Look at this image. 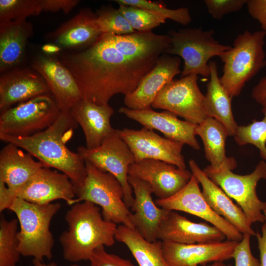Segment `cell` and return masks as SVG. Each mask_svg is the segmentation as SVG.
Here are the masks:
<instances>
[{
    "label": "cell",
    "mask_w": 266,
    "mask_h": 266,
    "mask_svg": "<svg viewBox=\"0 0 266 266\" xmlns=\"http://www.w3.org/2000/svg\"><path fill=\"white\" fill-rule=\"evenodd\" d=\"M118 9L135 31H152L166 21L160 15L140 7L119 5Z\"/></svg>",
    "instance_id": "d590c367"
},
{
    "label": "cell",
    "mask_w": 266,
    "mask_h": 266,
    "mask_svg": "<svg viewBox=\"0 0 266 266\" xmlns=\"http://www.w3.org/2000/svg\"><path fill=\"white\" fill-rule=\"evenodd\" d=\"M196 135L201 138L205 156L214 169L227 168L231 170L237 166L235 160L226 155L225 143L228 132L225 127L216 119L208 117L197 125Z\"/></svg>",
    "instance_id": "f546056e"
},
{
    "label": "cell",
    "mask_w": 266,
    "mask_h": 266,
    "mask_svg": "<svg viewBox=\"0 0 266 266\" xmlns=\"http://www.w3.org/2000/svg\"><path fill=\"white\" fill-rule=\"evenodd\" d=\"M119 112L145 128L161 132L167 138L188 145L195 150L200 149L196 138L197 125L180 120L172 112H157L151 107L133 110L127 107H121Z\"/></svg>",
    "instance_id": "d6986e66"
},
{
    "label": "cell",
    "mask_w": 266,
    "mask_h": 266,
    "mask_svg": "<svg viewBox=\"0 0 266 266\" xmlns=\"http://www.w3.org/2000/svg\"><path fill=\"white\" fill-rule=\"evenodd\" d=\"M119 5L133 6L144 8L160 15L166 19H170L184 26L192 21L189 9L181 7L169 9L164 3L148 0H115Z\"/></svg>",
    "instance_id": "8d00e7d4"
},
{
    "label": "cell",
    "mask_w": 266,
    "mask_h": 266,
    "mask_svg": "<svg viewBox=\"0 0 266 266\" xmlns=\"http://www.w3.org/2000/svg\"><path fill=\"white\" fill-rule=\"evenodd\" d=\"M7 143L0 151V181L15 198L14 192L40 168L46 166L21 148L11 143Z\"/></svg>",
    "instance_id": "4316f807"
},
{
    "label": "cell",
    "mask_w": 266,
    "mask_h": 266,
    "mask_svg": "<svg viewBox=\"0 0 266 266\" xmlns=\"http://www.w3.org/2000/svg\"><path fill=\"white\" fill-rule=\"evenodd\" d=\"M70 113L84 134L86 148L99 147L115 129L110 124L113 108L108 104L97 105L81 99L70 109Z\"/></svg>",
    "instance_id": "cb8c5ba5"
},
{
    "label": "cell",
    "mask_w": 266,
    "mask_h": 266,
    "mask_svg": "<svg viewBox=\"0 0 266 266\" xmlns=\"http://www.w3.org/2000/svg\"><path fill=\"white\" fill-rule=\"evenodd\" d=\"M33 266H57L56 263L53 262L46 264L42 261L36 259L33 260Z\"/></svg>",
    "instance_id": "bcb514c9"
},
{
    "label": "cell",
    "mask_w": 266,
    "mask_h": 266,
    "mask_svg": "<svg viewBox=\"0 0 266 266\" xmlns=\"http://www.w3.org/2000/svg\"><path fill=\"white\" fill-rule=\"evenodd\" d=\"M251 235L243 234L241 240L238 242L233 254L234 266H261L260 261L252 254L250 239Z\"/></svg>",
    "instance_id": "f35d334b"
},
{
    "label": "cell",
    "mask_w": 266,
    "mask_h": 266,
    "mask_svg": "<svg viewBox=\"0 0 266 266\" xmlns=\"http://www.w3.org/2000/svg\"><path fill=\"white\" fill-rule=\"evenodd\" d=\"M32 32V25L26 20L0 24L1 73L19 67Z\"/></svg>",
    "instance_id": "83f0119b"
},
{
    "label": "cell",
    "mask_w": 266,
    "mask_h": 266,
    "mask_svg": "<svg viewBox=\"0 0 266 266\" xmlns=\"http://www.w3.org/2000/svg\"><path fill=\"white\" fill-rule=\"evenodd\" d=\"M61 206L60 203L41 204L14 200L9 209L16 214L20 226L17 237L21 255L42 262L52 259L55 242L50 226Z\"/></svg>",
    "instance_id": "277c9868"
},
{
    "label": "cell",
    "mask_w": 266,
    "mask_h": 266,
    "mask_svg": "<svg viewBox=\"0 0 266 266\" xmlns=\"http://www.w3.org/2000/svg\"><path fill=\"white\" fill-rule=\"evenodd\" d=\"M157 60L128 58L101 34L90 46L65 54L60 61L74 77L82 99L102 105L116 94L133 92Z\"/></svg>",
    "instance_id": "6da1fadb"
},
{
    "label": "cell",
    "mask_w": 266,
    "mask_h": 266,
    "mask_svg": "<svg viewBox=\"0 0 266 266\" xmlns=\"http://www.w3.org/2000/svg\"><path fill=\"white\" fill-rule=\"evenodd\" d=\"M255 236L257 239L260 252L261 266H266V222L262 227V234L258 232Z\"/></svg>",
    "instance_id": "ee69618b"
},
{
    "label": "cell",
    "mask_w": 266,
    "mask_h": 266,
    "mask_svg": "<svg viewBox=\"0 0 266 266\" xmlns=\"http://www.w3.org/2000/svg\"><path fill=\"white\" fill-rule=\"evenodd\" d=\"M77 150L85 161L111 173L119 181L124 190V200L127 207L131 208L134 197L128 181V170L130 166L135 162V159L130 148L120 136L117 130L115 129L99 147L89 149L79 146Z\"/></svg>",
    "instance_id": "30bf717a"
},
{
    "label": "cell",
    "mask_w": 266,
    "mask_h": 266,
    "mask_svg": "<svg viewBox=\"0 0 266 266\" xmlns=\"http://www.w3.org/2000/svg\"><path fill=\"white\" fill-rule=\"evenodd\" d=\"M115 238L127 246L139 266H170L164 257L162 241L149 242L135 229L124 225L117 227Z\"/></svg>",
    "instance_id": "4dcf8cb0"
},
{
    "label": "cell",
    "mask_w": 266,
    "mask_h": 266,
    "mask_svg": "<svg viewBox=\"0 0 266 266\" xmlns=\"http://www.w3.org/2000/svg\"><path fill=\"white\" fill-rule=\"evenodd\" d=\"M102 34L119 52L136 60H157L171 45L168 34H158L152 31H135L120 35Z\"/></svg>",
    "instance_id": "d4e9b609"
},
{
    "label": "cell",
    "mask_w": 266,
    "mask_h": 266,
    "mask_svg": "<svg viewBox=\"0 0 266 266\" xmlns=\"http://www.w3.org/2000/svg\"><path fill=\"white\" fill-rule=\"evenodd\" d=\"M96 13L90 8L80 9L68 21L50 34V40L61 48L84 49L102 34L96 23Z\"/></svg>",
    "instance_id": "484cf974"
},
{
    "label": "cell",
    "mask_w": 266,
    "mask_h": 266,
    "mask_svg": "<svg viewBox=\"0 0 266 266\" xmlns=\"http://www.w3.org/2000/svg\"><path fill=\"white\" fill-rule=\"evenodd\" d=\"M209 65L210 80L204 101L206 113L208 117L216 119L225 127L229 136H234L238 126L232 111V98L221 83L216 63L211 61Z\"/></svg>",
    "instance_id": "f1b7e54d"
},
{
    "label": "cell",
    "mask_w": 266,
    "mask_h": 266,
    "mask_svg": "<svg viewBox=\"0 0 266 266\" xmlns=\"http://www.w3.org/2000/svg\"><path fill=\"white\" fill-rule=\"evenodd\" d=\"M42 50L46 54H50L58 53L61 48L54 44H48L42 47Z\"/></svg>",
    "instance_id": "f6af8a7d"
},
{
    "label": "cell",
    "mask_w": 266,
    "mask_h": 266,
    "mask_svg": "<svg viewBox=\"0 0 266 266\" xmlns=\"http://www.w3.org/2000/svg\"><path fill=\"white\" fill-rule=\"evenodd\" d=\"M128 179L134 195L131 207L132 222L146 240L156 241L161 224L169 210L156 204L152 197L153 191L147 183L130 175Z\"/></svg>",
    "instance_id": "ffe728a7"
},
{
    "label": "cell",
    "mask_w": 266,
    "mask_h": 266,
    "mask_svg": "<svg viewBox=\"0 0 266 266\" xmlns=\"http://www.w3.org/2000/svg\"><path fill=\"white\" fill-rule=\"evenodd\" d=\"M252 98L262 106V112L266 111V75L262 77L253 87Z\"/></svg>",
    "instance_id": "7bdbcfd3"
},
{
    "label": "cell",
    "mask_w": 266,
    "mask_h": 266,
    "mask_svg": "<svg viewBox=\"0 0 266 266\" xmlns=\"http://www.w3.org/2000/svg\"><path fill=\"white\" fill-rule=\"evenodd\" d=\"M198 80L195 74L173 80L162 89L151 107L168 111L191 123L200 124L208 116Z\"/></svg>",
    "instance_id": "8fae6325"
},
{
    "label": "cell",
    "mask_w": 266,
    "mask_h": 266,
    "mask_svg": "<svg viewBox=\"0 0 266 266\" xmlns=\"http://www.w3.org/2000/svg\"><path fill=\"white\" fill-rule=\"evenodd\" d=\"M200 266H233L231 264H226L224 262H215Z\"/></svg>",
    "instance_id": "7dc6e473"
},
{
    "label": "cell",
    "mask_w": 266,
    "mask_h": 266,
    "mask_svg": "<svg viewBox=\"0 0 266 266\" xmlns=\"http://www.w3.org/2000/svg\"><path fill=\"white\" fill-rule=\"evenodd\" d=\"M70 266H79L77 265V264H73L72 265H70Z\"/></svg>",
    "instance_id": "c3c4849f"
},
{
    "label": "cell",
    "mask_w": 266,
    "mask_h": 266,
    "mask_svg": "<svg viewBox=\"0 0 266 266\" xmlns=\"http://www.w3.org/2000/svg\"><path fill=\"white\" fill-rule=\"evenodd\" d=\"M89 261L90 266H135L130 260L107 253L103 245L94 251Z\"/></svg>",
    "instance_id": "ab89813d"
},
{
    "label": "cell",
    "mask_w": 266,
    "mask_h": 266,
    "mask_svg": "<svg viewBox=\"0 0 266 266\" xmlns=\"http://www.w3.org/2000/svg\"><path fill=\"white\" fill-rule=\"evenodd\" d=\"M128 174L147 183L159 199L177 193L186 185L193 175L186 169L153 159L135 162L130 166Z\"/></svg>",
    "instance_id": "5bb4252c"
},
{
    "label": "cell",
    "mask_w": 266,
    "mask_h": 266,
    "mask_svg": "<svg viewBox=\"0 0 266 266\" xmlns=\"http://www.w3.org/2000/svg\"><path fill=\"white\" fill-rule=\"evenodd\" d=\"M155 201L158 206L167 210L183 211L205 220L221 231L227 240L239 242L243 238V234L235 227L211 209L203 198L198 179L193 175L177 193Z\"/></svg>",
    "instance_id": "7c38bea8"
},
{
    "label": "cell",
    "mask_w": 266,
    "mask_h": 266,
    "mask_svg": "<svg viewBox=\"0 0 266 266\" xmlns=\"http://www.w3.org/2000/svg\"><path fill=\"white\" fill-rule=\"evenodd\" d=\"M238 242H221L192 244L162 241L164 257L170 266H200L224 262L233 258Z\"/></svg>",
    "instance_id": "2e32d148"
},
{
    "label": "cell",
    "mask_w": 266,
    "mask_h": 266,
    "mask_svg": "<svg viewBox=\"0 0 266 266\" xmlns=\"http://www.w3.org/2000/svg\"><path fill=\"white\" fill-rule=\"evenodd\" d=\"M247 0H205L208 12L216 20L224 16L239 11L246 4Z\"/></svg>",
    "instance_id": "74e56055"
},
{
    "label": "cell",
    "mask_w": 266,
    "mask_h": 266,
    "mask_svg": "<svg viewBox=\"0 0 266 266\" xmlns=\"http://www.w3.org/2000/svg\"><path fill=\"white\" fill-rule=\"evenodd\" d=\"M264 118L254 120L247 126H239L234 134L235 142L239 145L250 144L260 150L261 157L266 160V111L263 112Z\"/></svg>",
    "instance_id": "e575fe53"
},
{
    "label": "cell",
    "mask_w": 266,
    "mask_h": 266,
    "mask_svg": "<svg viewBox=\"0 0 266 266\" xmlns=\"http://www.w3.org/2000/svg\"><path fill=\"white\" fill-rule=\"evenodd\" d=\"M266 36L262 30L245 31L235 38L231 49L219 55L224 63L220 80L232 98L238 96L246 83L266 66Z\"/></svg>",
    "instance_id": "5b68a950"
},
{
    "label": "cell",
    "mask_w": 266,
    "mask_h": 266,
    "mask_svg": "<svg viewBox=\"0 0 266 266\" xmlns=\"http://www.w3.org/2000/svg\"><path fill=\"white\" fill-rule=\"evenodd\" d=\"M31 66L44 78L61 111H69L82 99L74 77L57 58L48 55L38 56L33 59Z\"/></svg>",
    "instance_id": "ac0fdd59"
},
{
    "label": "cell",
    "mask_w": 266,
    "mask_h": 266,
    "mask_svg": "<svg viewBox=\"0 0 266 266\" xmlns=\"http://www.w3.org/2000/svg\"><path fill=\"white\" fill-rule=\"evenodd\" d=\"M18 219L0 220V266H16L21 255L17 239Z\"/></svg>",
    "instance_id": "1f68e13d"
},
{
    "label": "cell",
    "mask_w": 266,
    "mask_h": 266,
    "mask_svg": "<svg viewBox=\"0 0 266 266\" xmlns=\"http://www.w3.org/2000/svg\"><path fill=\"white\" fill-rule=\"evenodd\" d=\"M189 165L192 174L201 185L202 194L211 209L243 234L247 233L255 236L256 233L241 208L207 177L193 159L189 161Z\"/></svg>",
    "instance_id": "603a6c76"
},
{
    "label": "cell",
    "mask_w": 266,
    "mask_h": 266,
    "mask_svg": "<svg viewBox=\"0 0 266 266\" xmlns=\"http://www.w3.org/2000/svg\"><path fill=\"white\" fill-rule=\"evenodd\" d=\"M246 5L250 16L259 22L262 31L266 32V0H247Z\"/></svg>",
    "instance_id": "60d3db41"
},
{
    "label": "cell",
    "mask_w": 266,
    "mask_h": 266,
    "mask_svg": "<svg viewBox=\"0 0 266 266\" xmlns=\"http://www.w3.org/2000/svg\"><path fill=\"white\" fill-rule=\"evenodd\" d=\"M86 177L83 186L76 192L73 204L90 201L100 206L104 220L135 229L131 220V211L124 200L123 188L111 173L102 171L85 161Z\"/></svg>",
    "instance_id": "8992f818"
},
{
    "label": "cell",
    "mask_w": 266,
    "mask_h": 266,
    "mask_svg": "<svg viewBox=\"0 0 266 266\" xmlns=\"http://www.w3.org/2000/svg\"><path fill=\"white\" fill-rule=\"evenodd\" d=\"M78 126L70 111H61L55 121L41 132L27 137L0 134V139L15 144L46 167L56 168L67 175L76 193L86 177L85 162L78 152L70 151L66 144Z\"/></svg>",
    "instance_id": "7a4b0ae2"
},
{
    "label": "cell",
    "mask_w": 266,
    "mask_h": 266,
    "mask_svg": "<svg viewBox=\"0 0 266 266\" xmlns=\"http://www.w3.org/2000/svg\"><path fill=\"white\" fill-rule=\"evenodd\" d=\"M203 172L241 208L249 222H266V201L258 197L256 187L266 179V163L260 161L254 170L246 175L235 174L227 168L214 169L209 165Z\"/></svg>",
    "instance_id": "ba28073f"
},
{
    "label": "cell",
    "mask_w": 266,
    "mask_h": 266,
    "mask_svg": "<svg viewBox=\"0 0 266 266\" xmlns=\"http://www.w3.org/2000/svg\"><path fill=\"white\" fill-rule=\"evenodd\" d=\"M65 219L67 228L60 235L59 241L66 261H89L98 247L115 243L117 225L104 220L99 207L92 202L72 204Z\"/></svg>",
    "instance_id": "3957f363"
},
{
    "label": "cell",
    "mask_w": 266,
    "mask_h": 266,
    "mask_svg": "<svg viewBox=\"0 0 266 266\" xmlns=\"http://www.w3.org/2000/svg\"><path fill=\"white\" fill-rule=\"evenodd\" d=\"M78 0H41L42 11L55 12L63 11L67 14L79 2Z\"/></svg>",
    "instance_id": "b9f144b4"
},
{
    "label": "cell",
    "mask_w": 266,
    "mask_h": 266,
    "mask_svg": "<svg viewBox=\"0 0 266 266\" xmlns=\"http://www.w3.org/2000/svg\"><path fill=\"white\" fill-rule=\"evenodd\" d=\"M41 12V0H0V24L26 20Z\"/></svg>",
    "instance_id": "836d02e7"
},
{
    "label": "cell",
    "mask_w": 266,
    "mask_h": 266,
    "mask_svg": "<svg viewBox=\"0 0 266 266\" xmlns=\"http://www.w3.org/2000/svg\"><path fill=\"white\" fill-rule=\"evenodd\" d=\"M226 236L215 226L195 223L176 211H169L160 226L158 239L181 244L209 243L225 240Z\"/></svg>",
    "instance_id": "7402d4cb"
},
{
    "label": "cell",
    "mask_w": 266,
    "mask_h": 266,
    "mask_svg": "<svg viewBox=\"0 0 266 266\" xmlns=\"http://www.w3.org/2000/svg\"><path fill=\"white\" fill-rule=\"evenodd\" d=\"M168 34L171 45L166 53L181 57L184 61L181 77L191 74L209 77L208 61L232 47L215 40L212 29L203 31L201 28H184L177 31L171 30Z\"/></svg>",
    "instance_id": "52a82bcc"
},
{
    "label": "cell",
    "mask_w": 266,
    "mask_h": 266,
    "mask_svg": "<svg viewBox=\"0 0 266 266\" xmlns=\"http://www.w3.org/2000/svg\"><path fill=\"white\" fill-rule=\"evenodd\" d=\"M61 112L51 94L34 97L0 112V134L31 136L50 127Z\"/></svg>",
    "instance_id": "9c48e42d"
},
{
    "label": "cell",
    "mask_w": 266,
    "mask_h": 266,
    "mask_svg": "<svg viewBox=\"0 0 266 266\" xmlns=\"http://www.w3.org/2000/svg\"><path fill=\"white\" fill-rule=\"evenodd\" d=\"M179 57L165 53L158 59L154 67L142 78L136 88L125 96L127 107L141 110L152 107L162 89L181 74Z\"/></svg>",
    "instance_id": "e0dca14e"
},
{
    "label": "cell",
    "mask_w": 266,
    "mask_h": 266,
    "mask_svg": "<svg viewBox=\"0 0 266 266\" xmlns=\"http://www.w3.org/2000/svg\"><path fill=\"white\" fill-rule=\"evenodd\" d=\"M15 198L37 204L63 200L72 205L76 193L74 185L63 173L43 167L14 193Z\"/></svg>",
    "instance_id": "9a60e30c"
},
{
    "label": "cell",
    "mask_w": 266,
    "mask_h": 266,
    "mask_svg": "<svg viewBox=\"0 0 266 266\" xmlns=\"http://www.w3.org/2000/svg\"><path fill=\"white\" fill-rule=\"evenodd\" d=\"M96 23L102 33L125 35L135 31L118 8L103 6L97 10Z\"/></svg>",
    "instance_id": "d6a6232c"
},
{
    "label": "cell",
    "mask_w": 266,
    "mask_h": 266,
    "mask_svg": "<svg viewBox=\"0 0 266 266\" xmlns=\"http://www.w3.org/2000/svg\"><path fill=\"white\" fill-rule=\"evenodd\" d=\"M116 130L132 151L135 162L157 160L186 169L182 154L183 143L162 137L145 127L139 130L128 128Z\"/></svg>",
    "instance_id": "4fadbf2b"
},
{
    "label": "cell",
    "mask_w": 266,
    "mask_h": 266,
    "mask_svg": "<svg viewBox=\"0 0 266 266\" xmlns=\"http://www.w3.org/2000/svg\"><path fill=\"white\" fill-rule=\"evenodd\" d=\"M0 77V112L34 97L50 94L44 78L33 69L17 67Z\"/></svg>",
    "instance_id": "44dd1931"
}]
</instances>
